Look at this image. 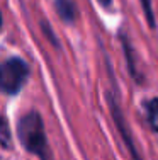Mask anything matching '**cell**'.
I'll use <instances>...</instances> for the list:
<instances>
[{
	"label": "cell",
	"instance_id": "8992f818",
	"mask_svg": "<svg viewBox=\"0 0 158 160\" xmlns=\"http://www.w3.org/2000/svg\"><path fill=\"white\" fill-rule=\"evenodd\" d=\"M119 36H121V43H122V48H124V55H126V60H127V65H129V73L133 75L134 78H138V82H141L140 80V75H138V70L136 67H134V60H133V49L129 48V41H127V38L124 36V32H119Z\"/></svg>",
	"mask_w": 158,
	"mask_h": 160
},
{
	"label": "cell",
	"instance_id": "7a4b0ae2",
	"mask_svg": "<svg viewBox=\"0 0 158 160\" xmlns=\"http://www.w3.org/2000/svg\"><path fill=\"white\" fill-rule=\"evenodd\" d=\"M29 77V67L22 58L12 56L0 65V90L9 96H16L26 85Z\"/></svg>",
	"mask_w": 158,
	"mask_h": 160
},
{
	"label": "cell",
	"instance_id": "ba28073f",
	"mask_svg": "<svg viewBox=\"0 0 158 160\" xmlns=\"http://www.w3.org/2000/svg\"><path fill=\"white\" fill-rule=\"evenodd\" d=\"M141 7H143V12L146 16V21H148L150 28H155V16H153V7H151V0H140Z\"/></svg>",
	"mask_w": 158,
	"mask_h": 160
},
{
	"label": "cell",
	"instance_id": "9c48e42d",
	"mask_svg": "<svg viewBox=\"0 0 158 160\" xmlns=\"http://www.w3.org/2000/svg\"><path fill=\"white\" fill-rule=\"evenodd\" d=\"M99 3H100V5H104V7H109L112 3V0H99Z\"/></svg>",
	"mask_w": 158,
	"mask_h": 160
},
{
	"label": "cell",
	"instance_id": "6da1fadb",
	"mask_svg": "<svg viewBox=\"0 0 158 160\" xmlns=\"http://www.w3.org/2000/svg\"><path fill=\"white\" fill-rule=\"evenodd\" d=\"M17 135L29 153L37 155L41 160H53L46 133H44V123L39 112L31 111L22 116L17 124Z\"/></svg>",
	"mask_w": 158,
	"mask_h": 160
},
{
	"label": "cell",
	"instance_id": "5b68a950",
	"mask_svg": "<svg viewBox=\"0 0 158 160\" xmlns=\"http://www.w3.org/2000/svg\"><path fill=\"white\" fill-rule=\"evenodd\" d=\"M145 112L150 128L155 133H158V97H153L145 102Z\"/></svg>",
	"mask_w": 158,
	"mask_h": 160
},
{
	"label": "cell",
	"instance_id": "277c9868",
	"mask_svg": "<svg viewBox=\"0 0 158 160\" xmlns=\"http://www.w3.org/2000/svg\"><path fill=\"white\" fill-rule=\"evenodd\" d=\"M55 7L58 16L68 24H71L77 19V5L73 0H55Z\"/></svg>",
	"mask_w": 158,
	"mask_h": 160
},
{
	"label": "cell",
	"instance_id": "30bf717a",
	"mask_svg": "<svg viewBox=\"0 0 158 160\" xmlns=\"http://www.w3.org/2000/svg\"><path fill=\"white\" fill-rule=\"evenodd\" d=\"M0 28H2V14H0Z\"/></svg>",
	"mask_w": 158,
	"mask_h": 160
},
{
	"label": "cell",
	"instance_id": "52a82bcc",
	"mask_svg": "<svg viewBox=\"0 0 158 160\" xmlns=\"http://www.w3.org/2000/svg\"><path fill=\"white\" fill-rule=\"evenodd\" d=\"M12 143V136H10V129H9V123L7 119L0 114V145L3 148H9Z\"/></svg>",
	"mask_w": 158,
	"mask_h": 160
},
{
	"label": "cell",
	"instance_id": "3957f363",
	"mask_svg": "<svg viewBox=\"0 0 158 160\" xmlns=\"http://www.w3.org/2000/svg\"><path fill=\"white\" fill-rule=\"evenodd\" d=\"M107 104H109V108H111V114H112V118H114L116 128H117L119 133H121V138L124 140V143H126V147H127L131 160H143L140 152H138V148H136V143H134V138H133V133H131L129 124L126 123V118L122 116L117 101L114 99L112 94H107Z\"/></svg>",
	"mask_w": 158,
	"mask_h": 160
}]
</instances>
